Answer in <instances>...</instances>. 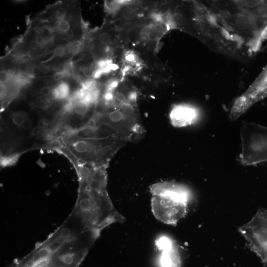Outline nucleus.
Instances as JSON below:
<instances>
[{"label":"nucleus","mask_w":267,"mask_h":267,"mask_svg":"<svg viewBox=\"0 0 267 267\" xmlns=\"http://www.w3.org/2000/svg\"><path fill=\"white\" fill-rule=\"evenodd\" d=\"M36 31H37L38 33H39V34H42L43 33V30L42 29L38 28L37 30H36Z\"/></svg>","instance_id":"33"},{"label":"nucleus","mask_w":267,"mask_h":267,"mask_svg":"<svg viewBox=\"0 0 267 267\" xmlns=\"http://www.w3.org/2000/svg\"><path fill=\"white\" fill-rule=\"evenodd\" d=\"M267 97V65L248 89L234 101L229 117L234 121L256 103Z\"/></svg>","instance_id":"8"},{"label":"nucleus","mask_w":267,"mask_h":267,"mask_svg":"<svg viewBox=\"0 0 267 267\" xmlns=\"http://www.w3.org/2000/svg\"><path fill=\"white\" fill-rule=\"evenodd\" d=\"M150 191L151 210L160 222L176 225L187 214L191 194L185 186L164 181L152 184Z\"/></svg>","instance_id":"3"},{"label":"nucleus","mask_w":267,"mask_h":267,"mask_svg":"<svg viewBox=\"0 0 267 267\" xmlns=\"http://www.w3.org/2000/svg\"><path fill=\"white\" fill-rule=\"evenodd\" d=\"M65 48L62 46H58L56 47L53 50L54 55L58 56H62L65 53Z\"/></svg>","instance_id":"22"},{"label":"nucleus","mask_w":267,"mask_h":267,"mask_svg":"<svg viewBox=\"0 0 267 267\" xmlns=\"http://www.w3.org/2000/svg\"><path fill=\"white\" fill-rule=\"evenodd\" d=\"M240 138L239 160L243 165H254L267 161V127L246 122L241 127Z\"/></svg>","instance_id":"6"},{"label":"nucleus","mask_w":267,"mask_h":267,"mask_svg":"<svg viewBox=\"0 0 267 267\" xmlns=\"http://www.w3.org/2000/svg\"><path fill=\"white\" fill-rule=\"evenodd\" d=\"M89 251L81 229L68 217L45 240L10 267H79Z\"/></svg>","instance_id":"1"},{"label":"nucleus","mask_w":267,"mask_h":267,"mask_svg":"<svg viewBox=\"0 0 267 267\" xmlns=\"http://www.w3.org/2000/svg\"><path fill=\"white\" fill-rule=\"evenodd\" d=\"M91 105L84 100H80L75 103L73 106V109L76 114L84 117L89 113Z\"/></svg>","instance_id":"12"},{"label":"nucleus","mask_w":267,"mask_h":267,"mask_svg":"<svg viewBox=\"0 0 267 267\" xmlns=\"http://www.w3.org/2000/svg\"><path fill=\"white\" fill-rule=\"evenodd\" d=\"M92 119L93 123L110 127L127 142L140 139L145 132L137 108L131 106L105 104Z\"/></svg>","instance_id":"4"},{"label":"nucleus","mask_w":267,"mask_h":267,"mask_svg":"<svg viewBox=\"0 0 267 267\" xmlns=\"http://www.w3.org/2000/svg\"><path fill=\"white\" fill-rule=\"evenodd\" d=\"M125 61L128 63H134L136 61V55L133 52H128L125 53Z\"/></svg>","instance_id":"20"},{"label":"nucleus","mask_w":267,"mask_h":267,"mask_svg":"<svg viewBox=\"0 0 267 267\" xmlns=\"http://www.w3.org/2000/svg\"><path fill=\"white\" fill-rule=\"evenodd\" d=\"M51 89L49 87H44L40 90V93L43 95H48Z\"/></svg>","instance_id":"27"},{"label":"nucleus","mask_w":267,"mask_h":267,"mask_svg":"<svg viewBox=\"0 0 267 267\" xmlns=\"http://www.w3.org/2000/svg\"><path fill=\"white\" fill-rule=\"evenodd\" d=\"M52 100H56L59 98V92L57 88L52 89L48 95Z\"/></svg>","instance_id":"21"},{"label":"nucleus","mask_w":267,"mask_h":267,"mask_svg":"<svg viewBox=\"0 0 267 267\" xmlns=\"http://www.w3.org/2000/svg\"><path fill=\"white\" fill-rule=\"evenodd\" d=\"M95 70L90 66L86 67L83 69V73L85 76L88 78L93 77Z\"/></svg>","instance_id":"19"},{"label":"nucleus","mask_w":267,"mask_h":267,"mask_svg":"<svg viewBox=\"0 0 267 267\" xmlns=\"http://www.w3.org/2000/svg\"><path fill=\"white\" fill-rule=\"evenodd\" d=\"M9 74L6 71H2L0 72V82L2 83L6 82L9 79Z\"/></svg>","instance_id":"25"},{"label":"nucleus","mask_w":267,"mask_h":267,"mask_svg":"<svg viewBox=\"0 0 267 267\" xmlns=\"http://www.w3.org/2000/svg\"><path fill=\"white\" fill-rule=\"evenodd\" d=\"M36 41L37 42L39 45H43L45 42L44 38L40 35H38L36 36Z\"/></svg>","instance_id":"31"},{"label":"nucleus","mask_w":267,"mask_h":267,"mask_svg":"<svg viewBox=\"0 0 267 267\" xmlns=\"http://www.w3.org/2000/svg\"><path fill=\"white\" fill-rule=\"evenodd\" d=\"M238 230L250 249L267 267V210L259 209L251 220Z\"/></svg>","instance_id":"7"},{"label":"nucleus","mask_w":267,"mask_h":267,"mask_svg":"<svg viewBox=\"0 0 267 267\" xmlns=\"http://www.w3.org/2000/svg\"><path fill=\"white\" fill-rule=\"evenodd\" d=\"M40 67L41 72L44 74L48 73L50 71V68L48 66L45 65H41Z\"/></svg>","instance_id":"30"},{"label":"nucleus","mask_w":267,"mask_h":267,"mask_svg":"<svg viewBox=\"0 0 267 267\" xmlns=\"http://www.w3.org/2000/svg\"><path fill=\"white\" fill-rule=\"evenodd\" d=\"M41 134L42 138L45 141H50L54 137L53 132L50 128H44Z\"/></svg>","instance_id":"14"},{"label":"nucleus","mask_w":267,"mask_h":267,"mask_svg":"<svg viewBox=\"0 0 267 267\" xmlns=\"http://www.w3.org/2000/svg\"><path fill=\"white\" fill-rule=\"evenodd\" d=\"M83 55L82 54H77L76 55L73 56L72 58V61L73 62L78 61L81 59Z\"/></svg>","instance_id":"32"},{"label":"nucleus","mask_w":267,"mask_h":267,"mask_svg":"<svg viewBox=\"0 0 267 267\" xmlns=\"http://www.w3.org/2000/svg\"><path fill=\"white\" fill-rule=\"evenodd\" d=\"M97 47L99 52L102 53H108L111 50L110 44L106 43L99 42Z\"/></svg>","instance_id":"17"},{"label":"nucleus","mask_w":267,"mask_h":267,"mask_svg":"<svg viewBox=\"0 0 267 267\" xmlns=\"http://www.w3.org/2000/svg\"><path fill=\"white\" fill-rule=\"evenodd\" d=\"M136 1L128 0L115 14L118 27L123 30L134 24L148 19L150 13L147 8Z\"/></svg>","instance_id":"9"},{"label":"nucleus","mask_w":267,"mask_h":267,"mask_svg":"<svg viewBox=\"0 0 267 267\" xmlns=\"http://www.w3.org/2000/svg\"><path fill=\"white\" fill-rule=\"evenodd\" d=\"M99 42L110 44L112 42V37L111 35L106 32L100 33L98 37Z\"/></svg>","instance_id":"16"},{"label":"nucleus","mask_w":267,"mask_h":267,"mask_svg":"<svg viewBox=\"0 0 267 267\" xmlns=\"http://www.w3.org/2000/svg\"><path fill=\"white\" fill-rule=\"evenodd\" d=\"M32 126V121L29 119H26L21 126L24 129L28 130L31 129Z\"/></svg>","instance_id":"24"},{"label":"nucleus","mask_w":267,"mask_h":267,"mask_svg":"<svg viewBox=\"0 0 267 267\" xmlns=\"http://www.w3.org/2000/svg\"><path fill=\"white\" fill-rule=\"evenodd\" d=\"M128 142L116 137H78L71 140L70 150L81 164L94 168H107L110 161Z\"/></svg>","instance_id":"5"},{"label":"nucleus","mask_w":267,"mask_h":267,"mask_svg":"<svg viewBox=\"0 0 267 267\" xmlns=\"http://www.w3.org/2000/svg\"><path fill=\"white\" fill-rule=\"evenodd\" d=\"M157 249L161 251L160 264L162 267H180L181 260L175 241L166 235L158 237L155 241Z\"/></svg>","instance_id":"10"},{"label":"nucleus","mask_w":267,"mask_h":267,"mask_svg":"<svg viewBox=\"0 0 267 267\" xmlns=\"http://www.w3.org/2000/svg\"><path fill=\"white\" fill-rule=\"evenodd\" d=\"M199 116V112L196 107L186 103L174 105L169 115L172 125L177 128L194 124L198 120Z\"/></svg>","instance_id":"11"},{"label":"nucleus","mask_w":267,"mask_h":267,"mask_svg":"<svg viewBox=\"0 0 267 267\" xmlns=\"http://www.w3.org/2000/svg\"><path fill=\"white\" fill-rule=\"evenodd\" d=\"M58 29L64 33L69 31L70 28V24L66 20H61L58 24Z\"/></svg>","instance_id":"18"},{"label":"nucleus","mask_w":267,"mask_h":267,"mask_svg":"<svg viewBox=\"0 0 267 267\" xmlns=\"http://www.w3.org/2000/svg\"><path fill=\"white\" fill-rule=\"evenodd\" d=\"M41 72L40 67L35 66L32 69V74L34 76H37Z\"/></svg>","instance_id":"29"},{"label":"nucleus","mask_w":267,"mask_h":267,"mask_svg":"<svg viewBox=\"0 0 267 267\" xmlns=\"http://www.w3.org/2000/svg\"><path fill=\"white\" fill-rule=\"evenodd\" d=\"M44 129V126L42 125H39L38 126L35 127L32 131V134L34 135H36L40 133L41 134L42 131Z\"/></svg>","instance_id":"26"},{"label":"nucleus","mask_w":267,"mask_h":267,"mask_svg":"<svg viewBox=\"0 0 267 267\" xmlns=\"http://www.w3.org/2000/svg\"><path fill=\"white\" fill-rule=\"evenodd\" d=\"M106 169L90 167L79 176V194L73 210L89 229L99 235L109 225L125 221L107 192Z\"/></svg>","instance_id":"2"},{"label":"nucleus","mask_w":267,"mask_h":267,"mask_svg":"<svg viewBox=\"0 0 267 267\" xmlns=\"http://www.w3.org/2000/svg\"><path fill=\"white\" fill-rule=\"evenodd\" d=\"M26 119L21 113H16L12 117V122L16 126H21Z\"/></svg>","instance_id":"15"},{"label":"nucleus","mask_w":267,"mask_h":267,"mask_svg":"<svg viewBox=\"0 0 267 267\" xmlns=\"http://www.w3.org/2000/svg\"><path fill=\"white\" fill-rule=\"evenodd\" d=\"M59 92V98L63 99L66 97L69 93L68 85L64 82L60 83L57 87Z\"/></svg>","instance_id":"13"},{"label":"nucleus","mask_w":267,"mask_h":267,"mask_svg":"<svg viewBox=\"0 0 267 267\" xmlns=\"http://www.w3.org/2000/svg\"><path fill=\"white\" fill-rule=\"evenodd\" d=\"M39 45V44L36 40L31 41L29 44L30 48L32 50H35L37 49Z\"/></svg>","instance_id":"28"},{"label":"nucleus","mask_w":267,"mask_h":267,"mask_svg":"<svg viewBox=\"0 0 267 267\" xmlns=\"http://www.w3.org/2000/svg\"><path fill=\"white\" fill-rule=\"evenodd\" d=\"M36 105L38 109H44L47 107V103L45 100L40 99L37 101Z\"/></svg>","instance_id":"23"}]
</instances>
